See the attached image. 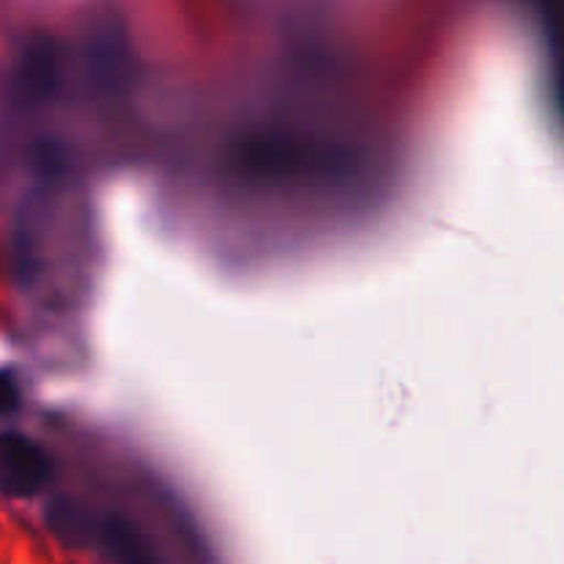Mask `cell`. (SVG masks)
<instances>
[{
    "instance_id": "3",
    "label": "cell",
    "mask_w": 564,
    "mask_h": 564,
    "mask_svg": "<svg viewBox=\"0 0 564 564\" xmlns=\"http://www.w3.org/2000/svg\"><path fill=\"white\" fill-rule=\"evenodd\" d=\"M99 543L116 564H158V556L149 549L138 527L127 518L113 516H91L88 518V540L86 543Z\"/></svg>"
},
{
    "instance_id": "5",
    "label": "cell",
    "mask_w": 564,
    "mask_h": 564,
    "mask_svg": "<svg viewBox=\"0 0 564 564\" xmlns=\"http://www.w3.org/2000/svg\"><path fill=\"white\" fill-rule=\"evenodd\" d=\"M14 405H17L14 383H11V378L0 375V413L11 411V408H14Z\"/></svg>"
},
{
    "instance_id": "1",
    "label": "cell",
    "mask_w": 564,
    "mask_h": 564,
    "mask_svg": "<svg viewBox=\"0 0 564 564\" xmlns=\"http://www.w3.org/2000/svg\"><path fill=\"white\" fill-rule=\"evenodd\" d=\"M240 165L253 180H268L273 185H308L325 182L328 176L345 174V158L336 152H325L323 147L297 141V138H259L251 141L240 154Z\"/></svg>"
},
{
    "instance_id": "4",
    "label": "cell",
    "mask_w": 564,
    "mask_h": 564,
    "mask_svg": "<svg viewBox=\"0 0 564 564\" xmlns=\"http://www.w3.org/2000/svg\"><path fill=\"white\" fill-rule=\"evenodd\" d=\"M534 11H538L540 22H543V31L549 36L551 50L554 55H560V36H562V0H529Z\"/></svg>"
},
{
    "instance_id": "2",
    "label": "cell",
    "mask_w": 564,
    "mask_h": 564,
    "mask_svg": "<svg viewBox=\"0 0 564 564\" xmlns=\"http://www.w3.org/2000/svg\"><path fill=\"white\" fill-rule=\"evenodd\" d=\"M55 474L53 455L22 433H0V494L25 499L42 494Z\"/></svg>"
}]
</instances>
